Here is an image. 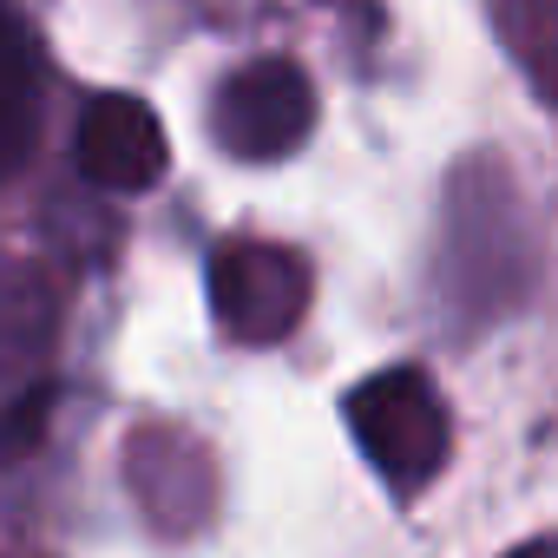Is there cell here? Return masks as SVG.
I'll use <instances>...</instances> for the list:
<instances>
[{"instance_id":"cell-1","label":"cell","mask_w":558,"mask_h":558,"mask_svg":"<svg viewBox=\"0 0 558 558\" xmlns=\"http://www.w3.org/2000/svg\"><path fill=\"white\" fill-rule=\"evenodd\" d=\"M349 427H355V447L368 453V466L395 493H414L447 466L453 427H447V408H440V395H434V381L421 368L368 375L349 395Z\"/></svg>"},{"instance_id":"cell-8","label":"cell","mask_w":558,"mask_h":558,"mask_svg":"<svg viewBox=\"0 0 558 558\" xmlns=\"http://www.w3.org/2000/svg\"><path fill=\"white\" fill-rule=\"evenodd\" d=\"M336 8H342V0H336Z\"/></svg>"},{"instance_id":"cell-5","label":"cell","mask_w":558,"mask_h":558,"mask_svg":"<svg viewBox=\"0 0 558 558\" xmlns=\"http://www.w3.org/2000/svg\"><path fill=\"white\" fill-rule=\"evenodd\" d=\"M53 323L60 296L34 269H0V388H14L21 401H47L40 362L53 349Z\"/></svg>"},{"instance_id":"cell-6","label":"cell","mask_w":558,"mask_h":558,"mask_svg":"<svg viewBox=\"0 0 558 558\" xmlns=\"http://www.w3.org/2000/svg\"><path fill=\"white\" fill-rule=\"evenodd\" d=\"M40 145V47L14 0H0V184L21 178Z\"/></svg>"},{"instance_id":"cell-4","label":"cell","mask_w":558,"mask_h":558,"mask_svg":"<svg viewBox=\"0 0 558 558\" xmlns=\"http://www.w3.org/2000/svg\"><path fill=\"white\" fill-rule=\"evenodd\" d=\"M80 171L86 184L99 191H151L165 171H171V145H165V125L145 99L132 93H99L86 112H80Z\"/></svg>"},{"instance_id":"cell-7","label":"cell","mask_w":558,"mask_h":558,"mask_svg":"<svg viewBox=\"0 0 558 558\" xmlns=\"http://www.w3.org/2000/svg\"><path fill=\"white\" fill-rule=\"evenodd\" d=\"M486 8L506 60L532 80L538 99L558 106V0H486Z\"/></svg>"},{"instance_id":"cell-2","label":"cell","mask_w":558,"mask_h":558,"mask_svg":"<svg viewBox=\"0 0 558 558\" xmlns=\"http://www.w3.org/2000/svg\"><path fill=\"white\" fill-rule=\"evenodd\" d=\"M316 125V86L296 60H250L236 66L217 99H210V132L230 158L269 165V158H290Z\"/></svg>"},{"instance_id":"cell-3","label":"cell","mask_w":558,"mask_h":558,"mask_svg":"<svg viewBox=\"0 0 558 558\" xmlns=\"http://www.w3.org/2000/svg\"><path fill=\"white\" fill-rule=\"evenodd\" d=\"M210 310L230 342H283L310 310V263L283 243H223L210 256Z\"/></svg>"}]
</instances>
